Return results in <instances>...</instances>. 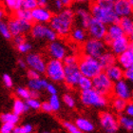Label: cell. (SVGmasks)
Here are the masks:
<instances>
[{"label": "cell", "mask_w": 133, "mask_h": 133, "mask_svg": "<svg viewBox=\"0 0 133 133\" xmlns=\"http://www.w3.org/2000/svg\"><path fill=\"white\" fill-rule=\"evenodd\" d=\"M75 12L70 8H66L54 14L50 22V27L58 34L59 37H66L71 32L74 22Z\"/></svg>", "instance_id": "1"}, {"label": "cell", "mask_w": 133, "mask_h": 133, "mask_svg": "<svg viewBox=\"0 0 133 133\" xmlns=\"http://www.w3.org/2000/svg\"><path fill=\"white\" fill-rule=\"evenodd\" d=\"M78 66H79L82 75L89 79H93L99 74H101L102 72H104V69L101 66L98 59H95L88 55H84V54H82V56H80L79 58Z\"/></svg>", "instance_id": "2"}, {"label": "cell", "mask_w": 133, "mask_h": 133, "mask_svg": "<svg viewBox=\"0 0 133 133\" xmlns=\"http://www.w3.org/2000/svg\"><path fill=\"white\" fill-rule=\"evenodd\" d=\"M89 11H90V14L92 15V18L99 20L107 26L118 24L120 19H121L115 12L114 9L104 8L102 6H100L97 2L92 3L90 5Z\"/></svg>", "instance_id": "3"}, {"label": "cell", "mask_w": 133, "mask_h": 133, "mask_svg": "<svg viewBox=\"0 0 133 133\" xmlns=\"http://www.w3.org/2000/svg\"><path fill=\"white\" fill-rule=\"evenodd\" d=\"M80 100L84 105L93 108H104L108 103V97L100 94L93 89L81 92Z\"/></svg>", "instance_id": "4"}, {"label": "cell", "mask_w": 133, "mask_h": 133, "mask_svg": "<svg viewBox=\"0 0 133 133\" xmlns=\"http://www.w3.org/2000/svg\"><path fill=\"white\" fill-rule=\"evenodd\" d=\"M107 45L103 40H98L94 38L88 39L83 45H82V52L84 55H88L98 59L107 51Z\"/></svg>", "instance_id": "5"}, {"label": "cell", "mask_w": 133, "mask_h": 133, "mask_svg": "<svg viewBox=\"0 0 133 133\" xmlns=\"http://www.w3.org/2000/svg\"><path fill=\"white\" fill-rule=\"evenodd\" d=\"M47 77L53 82H62L65 80V65L62 61L50 59L47 62L45 71Z\"/></svg>", "instance_id": "6"}, {"label": "cell", "mask_w": 133, "mask_h": 133, "mask_svg": "<svg viewBox=\"0 0 133 133\" xmlns=\"http://www.w3.org/2000/svg\"><path fill=\"white\" fill-rule=\"evenodd\" d=\"M92 82H93V89L99 92L100 94L108 97L113 93L114 83L108 78L105 71L93 78Z\"/></svg>", "instance_id": "7"}, {"label": "cell", "mask_w": 133, "mask_h": 133, "mask_svg": "<svg viewBox=\"0 0 133 133\" xmlns=\"http://www.w3.org/2000/svg\"><path fill=\"white\" fill-rule=\"evenodd\" d=\"M31 35L35 39H47L50 43L58 40V34L50 28V26L45 24H36L34 23L31 30Z\"/></svg>", "instance_id": "8"}, {"label": "cell", "mask_w": 133, "mask_h": 133, "mask_svg": "<svg viewBox=\"0 0 133 133\" xmlns=\"http://www.w3.org/2000/svg\"><path fill=\"white\" fill-rule=\"evenodd\" d=\"M112 94L113 97L120 98L127 102H131L133 100V89H131L129 83L125 79L114 83Z\"/></svg>", "instance_id": "9"}, {"label": "cell", "mask_w": 133, "mask_h": 133, "mask_svg": "<svg viewBox=\"0 0 133 133\" xmlns=\"http://www.w3.org/2000/svg\"><path fill=\"white\" fill-rule=\"evenodd\" d=\"M100 125L107 133H116L119 129V120L108 111H103L99 115Z\"/></svg>", "instance_id": "10"}, {"label": "cell", "mask_w": 133, "mask_h": 133, "mask_svg": "<svg viewBox=\"0 0 133 133\" xmlns=\"http://www.w3.org/2000/svg\"><path fill=\"white\" fill-rule=\"evenodd\" d=\"M9 29L11 31V35L15 37L18 35H23V33H26L28 31H31L32 28V24L31 22L28 21H24V20H20L16 17H11L8 21Z\"/></svg>", "instance_id": "11"}, {"label": "cell", "mask_w": 133, "mask_h": 133, "mask_svg": "<svg viewBox=\"0 0 133 133\" xmlns=\"http://www.w3.org/2000/svg\"><path fill=\"white\" fill-rule=\"evenodd\" d=\"M26 63L27 66H30V69L39 72V73H45L46 68H47V62L45 61L44 57L39 53L31 52L29 53L26 56Z\"/></svg>", "instance_id": "12"}, {"label": "cell", "mask_w": 133, "mask_h": 133, "mask_svg": "<svg viewBox=\"0 0 133 133\" xmlns=\"http://www.w3.org/2000/svg\"><path fill=\"white\" fill-rule=\"evenodd\" d=\"M88 31L90 38L104 40L108 33V26L99 20L92 18L88 28Z\"/></svg>", "instance_id": "13"}, {"label": "cell", "mask_w": 133, "mask_h": 133, "mask_svg": "<svg viewBox=\"0 0 133 133\" xmlns=\"http://www.w3.org/2000/svg\"><path fill=\"white\" fill-rule=\"evenodd\" d=\"M48 53L50 54L51 59L63 61L66 58V56L68 55V49L63 42L56 40V41L51 42L49 44Z\"/></svg>", "instance_id": "14"}, {"label": "cell", "mask_w": 133, "mask_h": 133, "mask_svg": "<svg viewBox=\"0 0 133 133\" xmlns=\"http://www.w3.org/2000/svg\"><path fill=\"white\" fill-rule=\"evenodd\" d=\"M83 75L81 73L78 65L65 66V84L69 87H76Z\"/></svg>", "instance_id": "15"}, {"label": "cell", "mask_w": 133, "mask_h": 133, "mask_svg": "<svg viewBox=\"0 0 133 133\" xmlns=\"http://www.w3.org/2000/svg\"><path fill=\"white\" fill-rule=\"evenodd\" d=\"M130 44V38L127 35L123 36L121 38H118L111 42V44L109 45L110 51L112 53H114L116 56H119L121 54H123L124 52H125L127 50H129Z\"/></svg>", "instance_id": "16"}, {"label": "cell", "mask_w": 133, "mask_h": 133, "mask_svg": "<svg viewBox=\"0 0 133 133\" xmlns=\"http://www.w3.org/2000/svg\"><path fill=\"white\" fill-rule=\"evenodd\" d=\"M31 15H32V21L36 24L50 23L53 16L50 10H48L47 8H41V7H37L35 10H33L31 11Z\"/></svg>", "instance_id": "17"}, {"label": "cell", "mask_w": 133, "mask_h": 133, "mask_svg": "<svg viewBox=\"0 0 133 133\" xmlns=\"http://www.w3.org/2000/svg\"><path fill=\"white\" fill-rule=\"evenodd\" d=\"M114 11L120 18L133 16V8L129 0H117L114 4Z\"/></svg>", "instance_id": "18"}, {"label": "cell", "mask_w": 133, "mask_h": 133, "mask_svg": "<svg viewBox=\"0 0 133 133\" xmlns=\"http://www.w3.org/2000/svg\"><path fill=\"white\" fill-rule=\"evenodd\" d=\"M117 63L124 70L133 69V50L129 49L123 54L117 56Z\"/></svg>", "instance_id": "19"}, {"label": "cell", "mask_w": 133, "mask_h": 133, "mask_svg": "<svg viewBox=\"0 0 133 133\" xmlns=\"http://www.w3.org/2000/svg\"><path fill=\"white\" fill-rule=\"evenodd\" d=\"M75 14L80 20V24L84 30H88L89 25L92 19V15L89 10H87L84 7H78L75 10Z\"/></svg>", "instance_id": "20"}, {"label": "cell", "mask_w": 133, "mask_h": 133, "mask_svg": "<svg viewBox=\"0 0 133 133\" xmlns=\"http://www.w3.org/2000/svg\"><path fill=\"white\" fill-rule=\"evenodd\" d=\"M105 73L108 75V78L113 83H116V82H118L120 80H123L125 78V70L117 64L105 69Z\"/></svg>", "instance_id": "21"}, {"label": "cell", "mask_w": 133, "mask_h": 133, "mask_svg": "<svg viewBox=\"0 0 133 133\" xmlns=\"http://www.w3.org/2000/svg\"><path fill=\"white\" fill-rule=\"evenodd\" d=\"M99 62L101 66H103L104 70L110 68V66L116 65L117 63V56L112 53L111 51H105L101 57L99 58Z\"/></svg>", "instance_id": "22"}, {"label": "cell", "mask_w": 133, "mask_h": 133, "mask_svg": "<svg viewBox=\"0 0 133 133\" xmlns=\"http://www.w3.org/2000/svg\"><path fill=\"white\" fill-rule=\"evenodd\" d=\"M74 124L76 125V127L84 133L91 132V131H93V129H94V125H93L89 119H87V118L79 117V118H77V119L75 120Z\"/></svg>", "instance_id": "23"}, {"label": "cell", "mask_w": 133, "mask_h": 133, "mask_svg": "<svg viewBox=\"0 0 133 133\" xmlns=\"http://www.w3.org/2000/svg\"><path fill=\"white\" fill-rule=\"evenodd\" d=\"M69 37H70V39H71L72 41L77 43V44L83 45L87 41L86 31H85V30L83 28H79V27L78 28H74L72 30L70 34H69Z\"/></svg>", "instance_id": "24"}, {"label": "cell", "mask_w": 133, "mask_h": 133, "mask_svg": "<svg viewBox=\"0 0 133 133\" xmlns=\"http://www.w3.org/2000/svg\"><path fill=\"white\" fill-rule=\"evenodd\" d=\"M107 35H108L111 38L112 41L116 40L118 38H121L123 36H125V32L123 31V29L121 28V26L118 24H113V25L108 26V33Z\"/></svg>", "instance_id": "25"}, {"label": "cell", "mask_w": 133, "mask_h": 133, "mask_svg": "<svg viewBox=\"0 0 133 133\" xmlns=\"http://www.w3.org/2000/svg\"><path fill=\"white\" fill-rule=\"evenodd\" d=\"M119 25L123 29L125 34L130 37L133 34V17H123L119 21Z\"/></svg>", "instance_id": "26"}, {"label": "cell", "mask_w": 133, "mask_h": 133, "mask_svg": "<svg viewBox=\"0 0 133 133\" xmlns=\"http://www.w3.org/2000/svg\"><path fill=\"white\" fill-rule=\"evenodd\" d=\"M30 108L28 107L26 101L24 102L22 99L20 98H16L14 100V104H12V112L14 114H16L18 116H20L21 114L25 113L26 111H28Z\"/></svg>", "instance_id": "27"}, {"label": "cell", "mask_w": 133, "mask_h": 133, "mask_svg": "<svg viewBox=\"0 0 133 133\" xmlns=\"http://www.w3.org/2000/svg\"><path fill=\"white\" fill-rule=\"evenodd\" d=\"M49 82L46 79H33V80H29L28 82V88L31 90H36V91H40L43 89H47Z\"/></svg>", "instance_id": "28"}, {"label": "cell", "mask_w": 133, "mask_h": 133, "mask_svg": "<svg viewBox=\"0 0 133 133\" xmlns=\"http://www.w3.org/2000/svg\"><path fill=\"white\" fill-rule=\"evenodd\" d=\"M4 6L9 11H12L14 14L23 8V0H5Z\"/></svg>", "instance_id": "29"}, {"label": "cell", "mask_w": 133, "mask_h": 133, "mask_svg": "<svg viewBox=\"0 0 133 133\" xmlns=\"http://www.w3.org/2000/svg\"><path fill=\"white\" fill-rule=\"evenodd\" d=\"M118 120H119L120 127L124 128L125 130L129 131V132H133V118L121 114L118 117Z\"/></svg>", "instance_id": "30"}, {"label": "cell", "mask_w": 133, "mask_h": 133, "mask_svg": "<svg viewBox=\"0 0 133 133\" xmlns=\"http://www.w3.org/2000/svg\"><path fill=\"white\" fill-rule=\"evenodd\" d=\"M128 103L127 101L123 99H120V98L113 97L111 100V105H112V108L117 113H121L123 111L125 110V108L128 105Z\"/></svg>", "instance_id": "31"}, {"label": "cell", "mask_w": 133, "mask_h": 133, "mask_svg": "<svg viewBox=\"0 0 133 133\" xmlns=\"http://www.w3.org/2000/svg\"><path fill=\"white\" fill-rule=\"evenodd\" d=\"M1 122L3 124H11L15 125L19 122V116L14 112H5L1 114Z\"/></svg>", "instance_id": "32"}, {"label": "cell", "mask_w": 133, "mask_h": 133, "mask_svg": "<svg viewBox=\"0 0 133 133\" xmlns=\"http://www.w3.org/2000/svg\"><path fill=\"white\" fill-rule=\"evenodd\" d=\"M14 16L18 18L20 20H24V21H28V22H32V15H31V11H28L26 9H20L19 11L14 14Z\"/></svg>", "instance_id": "33"}, {"label": "cell", "mask_w": 133, "mask_h": 133, "mask_svg": "<svg viewBox=\"0 0 133 133\" xmlns=\"http://www.w3.org/2000/svg\"><path fill=\"white\" fill-rule=\"evenodd\" d=\"M77 87L82 90V91L93 89V82H92V79H89V78H88V77L82 76L80 81H79V83H78Z\"/></svg>", "instance_id": "34"}, {"label": "cell", "mask_w": 133, "mask_h": 133, "mask_svg": "<svg viewBox=\"0 0 133 133\" xmlns=\"http://www.w3.org/2000/svg\"><path fill=\"white\" fill-rule=\"evenodd\" d=\"M16 94L20 99H24L27 101V100L31 99V89L29 88L20 87V88L16 89Z\"/></svg>", "instance_id": "35"}, {"label": "cell", "mask_w": 133, "mask_h": 133, "mask_svg": "<svg viewBox=\"0 0 133 133\" xmlns=\"http://www.w3.org/2000/svg\"><path fill=\"white\" fill-rule=\"evenodd\" d=\"M0 33H1V35L5 39H11V37H12L11 31H10V29H9L8 23L4 22V21H1V22H0Z\"/></svg>", "instance_id": "36"}, {"label": "cell", "mask_w": 133, "mask_h": 133, "mask_svg": "<svg viewBox=\"0 0 133 133\" xmlns=\"http://www.w3.org/2000/svg\"><path fill=\"white\" fill-rule=\"evenodd\" d=\"M49 103H50V107L52 108V111H57L60 109L61 103H60V99L57 95H51L49 99Z\"/></svg>", "instance_id": "37"}, {"label": "cell", "mask_w": 133, "mask_h": 133, "mask_svg": "<svg viewBox=\"0 0 133 133\" xmlns=\"http://www.w3.org/2000/svg\"><path fill=\"white\" fill-rule=\"evenodd\" d=\"M79 58L78 56L74 55V54H68L66 56V58L63 60L65 66H73V65H78L79 62Z\"/></svg>", "instance_id": "38"}, {"label": "cell", "mask_w": 133, "mask_h": 133, "mask_svg": "<svg viewBox=\"0 0 133 133\" xmlns=\"http://www.w3.org/2000/svg\"><path fill=\"white\" fill-rule=\"evenodd\" d=\"M63 125H64V128L68 130L69 133H84L76 127L75 124H72V123L68 122V121H64L63 122Z\"/></svg>", "instance_id": "39"}, {"label": "cell", "mask_w": 133, "mask_h": 133, "mask_svg": "<svg viewBox=\"0 0 133 133\" xmlns=\"http://www.w3.org/2000/svg\"><path fill=\"white\" fill-rule=\"evenodd\" d=\"M33 131L32 125L30 124H26L21 127H15L14 133H31Z\"/></svg>", "instance_id": "40"}, {"label": "cell", "mask_w": 133, "mask_h": 133, "mask_svg": "<svg viewBox=\"0 0 133 133\" xmlns=\"http://www.w3.org/2000/svg\"><path fill=\"white\" fill-rule=\"evenodd\" d=\"M38 7V3L36 0H23V9L32 11Z\"/></svg>", "instance_id": "41"}, {"label": "cell", "mask_w": 133, "mask_h": 133, "mask_svg": "<svg viewBox=\"0 0 133 133\" xmlns=\"http://www.w3.org/2000/svg\"><path fill=\"white\" fill-rule=\"evenodd\" d=\"M26 103H27L28 107L31 108V109H35V110H37V109H40L42 107V103L39 101V99L31 98V99L27 100Z\"/></svg>", "instance_id": "42"}, {"label": "cell", "mask_w": 133, "mask_h": 133, "mask_svg": "<svg viewBox=\"0 0 133 133\" xmlns=\"http://www.w3.org/2000/svg\"><path fill=\"white\" fill-rule=\"evenodd\" d=\"M17 48V50L19 51V52L21 53H28L30 50H31V45L29 43V42H24V43H22V44L18 45V46H16ZM29 54V53H28Z\"/></svg>", "instance_id": "43"}, {"label": "cell", "mask_w": 133, "mask_h": 133, "mask_svg": "<svg viewBox=\"0 0 133 133\" xmlns=\"http://www.w3.org/2000/svg\"><path fill=\"white\" fill-rule=\"evenodd\" d=\"M15 127L16 125L11 124H3L0 128V133H14Z\"/></svg>", "instance_id": "44"}, {"label": "cell", "mask_w": 133, "mask_h": 133, "mask_svg": "<svg viewBox=\"0 0 133 133\" xmlns=\"http://www.w3.org/2000/svg\"><path fill=\"white\" fill-rule=\"evenodd\" d=\"M63 101H64V103L69 107V108H73L75 105L74 98L72 97L70 94H69V93H66V94H65L64 96H63Z\"/></svg>", "instance_id": "45"}, {"label": "cell", "mask_w": 133, "mask_h": 133, "mask_svg": "<svg viewBox=\"0 0 133 133\" xmlns=\"http://www.w3.org/2000/svg\"><path fill=\"white\" fill-rule=\"evenodd\" d=\"M2 79H3V83H4V85H5L7 88L10 89V88L12 87V85H14V83H12V79H11V77L9 74H7V73L3 74Z\"/></svg>", "instance_id": "46"}, {"label": "cell", "mask_w": 133, "mask_h": 133, "mask_svg": "<svg viewBox=\"0 0 133 133\" xmlns=\"http://www.w3.org/2000/svg\"><path fill=\"white\" fill-rule=\"evenodd\" d=\"M125 113L127 116L133 118V101L128 103V105H127V108H125Z\"/></svg>", "instance_id": "47"}, {"label": "cell", "mask_w": 133, "mask_h": 133, "mask_svg": "<svg viewBox=\"0 0 133 133\" xmlns=\"http://www.w3.org/2000/svg\"><path fill=\"white\" fill-rule=\"evenodd\" d=\"M27 75H28V77L30 80H33V79H39L40 78V73L35 70H33V69H29L28 72H27Z\"/></svg>", "instance_id": "48"}, {"label": "cell", "mask_w": 133, "mask_h": 133, "mask_svg": "<svg viewBox=\"0 0 133 133\" xmlns=\"http://www.w3.org/2000/svg\"><path fill=\"white\" fill-rule=\"evenodd\" d=\"M125 80L133 85V69L125 70Z\"/></svg>", "instance_id": "49"}, {"label": "cell", "mask_w": 133, "mask_h": 133, "mask_svg": "<svg viewBox=\"0 0 133 133\" xmlns=\"http://www.w3.org/2000/svg\"><path fill=\"white\" fill-rule=\"evenodd\" d=\"M46 90L50 93V96H51V95H57V89H56V87L54 86V85H52V84H50V83L49 84Z\"/></svg>", "instance_id": "50"}, {"label": "cell", "mask_w": 133, "mask_h": 133, "mask_svg": "<svg viewBox=\"0 0 133 133\" xmlns=\"http://www.w3.org/2000/svg\"><path fill=\"white\" fill-rule=\"evenodd\" d=\"M41 109L44 111V112H51V111H52V108H51V107H50V103L49 102H43L42 103Z\"/></svg>", "instance_id": "51"}, {"label": "cell", "mask_w": 133, "mask_h": 133, "mask_svg": "<svg viewBox=\"0 0 133 133\" xmlns=\"http://www.w3.org/2000/svg\"><path fill=\"white\" fill-rule=\"evenodd\" d=\"M14 42L16 46H18V45L26 42V39H25V37H24V35H18V36L14 37Z\"/></svg>", "instance_id": "52"}, {"label": "cell", "mask_w": 133, "mask_h": 133, "mask_svg": "<svg viewBox=\"0 0 133 133\" xmlns=\"http://www.w3.org/2000/svg\"><path fill=\"white\" fill-rule=\"evenodd\" d=\"M54 5H55L56 9L59 10L60 11H63V10L65 9L64 4H63V1H62V0H56L55 2H54Z\"/></svg>", "instance_id": "53"}, {"label": "cell", "mask_w": 133, "mask_h": 133, "mask_svg": "<svg viewBox=\"0 0 133 133\" xmlns=\"http://www.w3.org/2000/svg\"><path fill=\"white\" fill-rule=\"evenodd\" d=\"M17 65H18V66L21 68V69H26V66H27L26 61H24L22 59H18V60H17Z\"/></svg>", "instance_id": "54"}, {"label": "cell", "mask_w": 133, "mask_h": 133, "mask_svg": "<svg viewBox=\"0 0 133 133\" xmlns=\"http://www.w3.org/2000/svg\"><path fill=\"white\" fill-rule=\"evenodd\" d=\"M40 94H39V91H36V90H31V98L33 99H38Z\"/></svg>", "instance_id": "55"}, {"label": "cell", "mask_w": 133, "mask_h": 133, "mask_svg": "<svg viewBox=\"0 0 133 133\" xmlns=\"http://www.w3.org/2000/svg\"><path fill=\"white\" fill-rule=\"evenodd\" d=\"M37 3H38V7H41V8H46V6L48 4L46 0H38Z\"/></svg>", "instance_id": "56"}, {"label": "cell", "mask_w": 133, "mask_h": 133, "mask_svg": "<svg viewBox=\"0 0 133 133\" xmlns=\"http://www.w3.org/2000/svg\"><path fill=\"white\" fill-rule=\"evenodd\" d=\"M62 1H63V4H64L65 9L68 8V6L70 4V1H69V0H62Z\"/></svg>", "instance_id": "57"}, {"label": "cell", "mask_w": 133, "mask_h": 133, "mask_svg": "<svg viewBox=\"0 0 133 133\" xmlns=\"http://www.w3.org/2000/svg\"><path fill=\"white\" fill-rule=\"evenodd\" d=\"M0 15H1V17L4 16V11H3V10H1V11H0Z\"/></svg>", "instance_id": "58"}, {"label": "cell", "mask_w": 133, "mask_h": 133, "mask_svg": "<svg viewBox=\"0 0 133 133\" xmlns=\"http://www.w3.org/2000/svg\"><path fill=\"white\" fill-rule=\"evenodd\" d=\"M131 50H133V42H131V44H130V48H129Z\"/></svg>", "instance_id": "59"}, {"label": "cell", "mask_w": 133, "mask_h": 133, "mask_svg": "<svg viewBox=\"0 0 133 133\" xmlns=\"http://www.w3.org/2000/svg\"><path fill=\"white\" fill-rule=\"evenodd\" d=\"M129 2H130V5L132 6V8H133V0H129Z\"/></svg>", "instance_id": "60"}, {"label": "cell", "mask_w": 133, "mask_h": 133, "mask_svg": "<svg viewBox=\"0 0 133 133\" xmlns=\"http://www.w3.org/2000/svg\"><path fill=\"white\" fill-rule=\"evenodd\" d=\"M129 38H130V41H131V42H133V34L130 36V37H129Z\"/></svg>", "instance_id": "61"}, {"label": "cell", "mask_w": 133, "mask_h": 133, "mask_svg": "<svg viewBox=\"0 0 133 133\" xmlns=\"http://www.w3.org/2000/svg\"><path fill=\"white\" fill-rule=\"evenodd\" d=\"M42 133H50V132H48V131H45V132H42Z\"/></svg>", "instance_id": "62"}, {"label": "cell", "mask_w": 133, "mask_h": 133, "mask_svg": "<svg viewBox=\"0 0 133 133\" xmlns=\"http://www.w3.org/2000/svg\"><path fill=\"white\" fill-rule=\"evenodd\" d=\"M132 17H133V16H132Z\"/></svg>", "instance_id": "63"}]
</instances>
